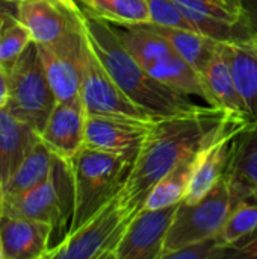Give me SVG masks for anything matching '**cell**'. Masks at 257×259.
<instances>
[{"label":"cell","instance_id":"27","mask_svg":"<svg viewBox=\"0 0 257 259\" xmlns=\"http://www.w3.org/2000/svg\"><path fill=\"white\" fill-rule=\"evenodd\" d=\"M148 9L150 23L153 24L198 32L174 0H148Z\"/></svg>","mask_w":257,"mask_h":259},{"label":"cell","instance_id":"23","mask_svg":"<svg viewBox=\"0 0 257 259\" xmlns=\"http://www.w3.org/2000/svg\"><path fill=\"white\" fill-rule=\"evenodd\" d=\"M197 152V150H195ZM195 152L182 159L170 173H167L150 191L144 208L147 209H159L171 205L180 203L188 191L194 164H195Z\"/></svg>","mask_w":257,"mask_h":259},{"label":"cell","instance_id":"14","mask_svg":"<svg viewBox=\"0 0 257 259\" xmlns=\"http://www.w3.org/2000/svg\"><path fill=\"white\" fill-rule=\"evenodd\" d=\"M53 228L48 223L0 214V237L5 259L45 258L52 249Z\"/></svg>","mask_w":257,"mask_h":259},{"label":"cell","instance_id":"1","mask_svg":"<svg viewBox=\"0 0 257 259\" xmlns=\"http://www.w3.org/2000/svg\"><path fill=\"white\" fill-rule=\"evenodd\" d=\"M229 114L217 106L197 105L180 114L159 117L150 127L120 190L127 206L135 214L141 211L153 187L182 159L194 153Z\"/></svg>","mask_w":257,"mask_h":259},{"label":"cell","instance_id":"9","mask_svg":"<svg viewBox=\"0 0 257 259\" xmlns=\"http://www.w3.org/2000/svg\"><path fill=\"white\" fill-rule=\"evenodd\" d=\"M85 42L83 26L65 33L53 42H35L58 102H70L80 97Z\"/></svg>","mask_w":257,"mask_h":259},{"label":"cell","instance_id":"31","mask_svg":"<svg viewBox=\"0 0 257 259\" xmlns=\"http://www.w3.org/2000/svg\"><path fill=\"white\" fill-rule=\"evenodd\" d=\"M9 99V73L0 67V109L6 108Z\"/></svg>","mask_w":257,"mask_h":259},{"label":"cell","instance_id":"33","mask_svg":"<svg viewBox=\"0 0 257 259\" xmlns=\"http://www.w3.org/2000/svg\"><path fill=\"white\" fill-rule=\"evenodd\" d=\"M2 206H3V185L0 182V214H2Z\"/></svg>","mask_w":257,"mask_h":259},{"label":"cell","instance_id":"7","mask_svg":"<svg viewBox=\"0 0 257 259\" xmlns=\"http://www.w3.org/2000/svg\"><path fill=\"white\" fill-rule=\"evenodd\" d=\"M248 121L245 115L229 114L209 132L195 152V164L183 202L191 203L201 199L226 176L233 141Z\"/></svg>","mask_w":257,"mask_h":259},{"label":"cell","instance_id":"16","mask_svg":"<svg viewBox=\"0 0 257 259\" xmlns=\"http://www.w3.org/2000/svg\"><path fill=\"white\" fill-rule=\"evenodd\" d=\"M226 178L235 203L257 197V118L250 120L235 138Z\"/></svg>","mask_w":257,"mask_h":259},{"label":"cell","instance_id":"30","mask_svg":"<svg viewBox=\"0 0 257 259\" xmlns=\"http://www.w3.org/2000/svg\"><path fill=\"white\" fill-rule=\"evenodd\" d=\"M229 258H257V229L248 238L230 247Z\"/></svg>","mask_w":257,"mask_h":259},{"label":"cell","instance_id":"29","mask_svg":"<svg viewBox=\"0 0 257 259\" xmlns=\"http://www.w3.org/2000/svg\"><path fill=\"white\" fill-rule=\"evenodd\" d=\"M238 11L241 24L257 35V0H229Z\"/></svg>","mask_w":257,"mask_h":259},{"label":"cell","instance_id":"28","mask_svg":"<svg viewBox=\"0 0 257 259\" xmlns=\"http://www.w3.org/2000/svg\"><path fill=\"white\" fill-rule=\"evenodd\" d=\"M230 247L221 241V238L211 237L192 244H188L173 253H170L167 259H220L229 258Z\"/></svg>","mask_w":257,"mask_h":259},{"label":"cell","instance_id":"35","mask_svg":"<svg viewBox=\"0 0 257 259\" xmlns=\"http://www.w3.org/2000/svg\"><path fill=\"white\" fill-rule=\"evenodd\" d=\"M11 2H12V0H11Z\"/></svg>","mask_w":257,"mask_h":259},{"label":"cell","instance_id":"17","mask_svg":"<svg viewBox=\"0 0 257 259\" xmlns=\"http://www.w3.org/2000/svg\"><path fill=\"white\" fill-rule=\"evenodd\" d=\"M139 64L147 70L150 76H153L165 87L188 97L195 96L209 105V94L200 73L182 56H179L176 50L159 53L153 58L141 61Z\"/></svg>","mask_w":257,"mask_h":259},{"label":"cell","instance_id":"13","mask_svg":"<svg viewBox=\"0 0 257 259\" xmlns=\"http://www.w3.org/2000/svg\"><path fill=\"white\" fill-rule=\"evenodd\" d=\"M85 124L86 111L80 97L70 102H58L39 138L56 158L70 162L83 149Z\"/></svg>","mask_w":257,"mask_h":259},{"label":"cell","instance_id":"4","mask_svg":"<svg viewBox=\"0 0 257 259\" xmlns=\"http://www.w3.org/2000/svg\"><path fill=\"white\" fill-rule=\"evenodd\" d=\"M135 212L127 206L121 193L100 208L80 228L70 232L48 259H114V253Z\"/></svg>","mask_w":257,"mask_h":259},{"label":"cell","instance_id":"21","mask_svg":"<svg viewBox=\"0 0 257 259\" xmlns=\"http://www.w3.org/2000/svg\"><path fill=\"white\" fill-rule=\"evenodd\" d=\"M55 155L39 140L3 188V200L24 194L41 185L52 173Z\"/></svg>","mask_w":257,"mask_h":259},{"label":"cell","instance_id":"11","mask_svg":"<svg viewBox=\"0 0 257 259\" xmlns=\"http://www.w3.org/2000/svg\"><path fill=\"white\" fill-rule=\"evenodd\" d=\"M177 206L179 203L138 211L130 220L114 259H162L165 238Z\"/></svg>","mask_w":257,"mask_h":259},{"label":"cell","instance_id":"2","mask_svg":"<svg viewBox=\"0 0 257 259\" xmlns=\"http://www.w3.org/2000/svg\"><path fill=\"white\" fill-rule=\"evenodd\" d=\"M82 26L88 44L108 74L135 105L155 117L180 114L198 105L150 76L121 44L112 24L86 8H82Z\"/></svg>","mask_w":257,"mask_h":259},{"label":"cell","instance_id":"26","mask_svg":"<svg viewBox=\"0 0 257 259\" xmlns=\"http://www.w3.org/2000/svg\"><path fill=\"white\" fill-rule=\"evenodd\" d=\"M32 41L27 27L15 17V14L11 15L0 29V67L9 73Z\"/></svg>","mask_w":257,"mask_h":259},{"label":"cell","instance_id":"10","mask_svg":"<svg viewBox=\"0 0 257 259\" xmlns=\"http://www.w3.org/2000/svg\"><path fill=\"white\" fill-rule=\"evenodd\" d=\"M15 17L27 27L33 42L47 44L82 26L76 0H12Z\"/></svg>","mask_w":257,"mask_h":259},{"label":"cell","instance_id":"15","mask_svg":"<svg viewBox=\"0 0 257 259\" xmlns=\"http://www.w3.org/2000/svg\"><path fill=\"white\" fill-rule=\"evenodd\" d=\"M201 35L230 41L250 33L239 21L238 11L229 0H174Z\"/></svg>","mask_w":257,"mask_h":259},{"label":"cell","instance_id":"34","mask_svg":"<svg viewBox=\"0 0 257 259\" xmlns=\"http://www.w3.org/2000/svg\"><path fill=\"white\" fill-rule=\"evenodd\" d=\"M0 259H5V256H3V244H2V237H0Z\"/></svg>","mask_w":257,"mask_h":259},{"label":"cell","instance_id":"20","mask_svg":"<svg viewBox=\"0 0 257 259\" xmlns=\"http://www.w3.org/2000/svg\"><path fill=\"white\" fill-rule=\"evenodd\" d=\"M224 42L247 117L254 120L257 118V35L250 32Z\"/></svg>","mask_w":257,"mask_h":259},{"label":"cell","instance_id":"8","mask_svg":"<svg viewBox=\"0 0 257 259\" xmlns=\"http://www.w3.org/2000/svg\"><path fill=\"white\" fill-rule=\"evenodd\" d=\"M80 99L85 106L86 115H109L141 121H153L159 118L135 105L118 88V85L112 80V77L108 74V71L92 52L88 39L85 42Z\"/></svg>","mask_w":257,"mask_h":259},{"label":"cell","instance_id":"18","mask_svg":"<svg viewBox=\"0 0 257 259\" xmlns=\"http://www.w3.org/2000/svg\"><path fill=\"white\" fill-rule=\"evenodd\" d=\"M39 140V134L32 126L8 108L0 109V182L3 188Z\"/></svg>","mask_w":257,"mask_h":259},{"label":"cell","instance_id":"32","mask_svg":"<svg viewBox=\"0 0 257 259\" xmlns=\"http://www.w3.org/2000/svg\"><path fill=\"white\" fill-rule=\"evenodd\" d=\"M15 14V6L14 2L11 0H0V29L3 27L5 21Z\"/></svg>","mask_w":257,"mask_h":259},{"label":"cell","instance_id":"24","mask_svg":"<svg viewBox=\"0 0 257 259\" xmlns=\"http://www.w3.org/2000/svg\"><path fill=\"white\" fill-rule=\"evenodd\" d=\"M83 8L112 24L150 23L148 0H82Z\"/></svg>","mask_w":257,"mask_h":259},{"label":"cell","instance_id":"6","mask_svg":"<svg viewBox=\"0 0 257 259\" xmlns=\"http://www.w3.org/2000/svg\"><path fill=\"white\" fill-rule=\"evenodd\" d=\"M58 99L47 79L38 47L32 41L9 71L6 108L41 134Z\"/></svg>","mask_w":257,"mask_h":259},{"label":"cell","instance_id":"25","mask_svg":"<svg viewBox=\"0 0 257 259\" xmlns=\"http://www.w3.org/2000/svg\"><path fill=\"white\" fill-rule=\"evenodd\" d=\"M257 229V197L235 203L218 237L229 247L244 241Z\"/></svg>","mask_w":257,"mask_h":259},{"label":"cell","instance_id":"22","mask_svg":"<svg viewBox=\"0 0 257 259\" xmlns=\"http://www.w3.org/2000/svg\"><path fill=\"white\" fill-rule=\"evenodd\" d=\"M148 24L162 36H165L168 42L173 46V49L177 52V55L182 56L189 65H192L200 73V76L206 70L214 55L217 53L220 44L223 42V41L209 38L206 35H201L192 30L165 27V26H158L153 23H148Z\"/></svg>","mask_w":257,"mask_h":259},{"label":"cell","instance_id":"19","mask_svg":"<svg viewBox=\"0 0 257 259\" xmlns=\"http://www.w3.org/2000/svg\"><path fill=\"white\" fill-rule=\"evenodd\" d=\"M201 79L209 94L211 106H217L230 114L247 117L245 106L232 71L229 50L224 41L220 44L206 70L201 73Z\"/></svg>","mask_w":257,"mask_h":259},{"label":"cell","instance_id":"12","mask_svg":"<svg viewBox=\"0 0 257 259\" xmlns=\"http://www.w3.org/2000/svg\"><path fill=\"white\" fill-rule=\"evenodd\" d=\"M156 120L141 121L123 117L86 115L83 147L126 155L135 159Z\"/></svg>","mask_w":257,"mask_h":259},{"label":"cell","instance_id":"5","mask_svg":"<svg viewBox=\"0 0 257 259\" xmlns=\"http://www.w3.org/2000/svg\"><path fill=\"white\" fill-rule=\"evenodd\" d=\"M233 206L235 199L226 176L201 199L191 203L182 200L170 225L162 259L188 244L217 237Z\"/></svg>","mask_w":257,"mask_h":259},{"label":"cell","instance_id":"3","mask_svg":"<svg viewBox=\"0 0 257 259\" xmlns=\"http://www.w3.org/2000/svg\"><path fill=\"white\" fill-rule=\"evenodd\" d=\"M133 158L83 147L68 164L73 179L70 232L80 228L123 188Z\"/></svg>","mask_w":257,"mask_h":259}]
</instances>
